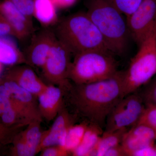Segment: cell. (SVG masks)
I'll use <instances>...</instances> for the list:
<instances>
[{"label": "cell", "mask_w": 156, "mask_h": 156, "mask_svg": "<svg viewBox=\"0 0 156 156\" xmlns=\"http://www.w3.org/2000/svg\"><path fill=\"white\" fill-rule=\"evenodd\" d=\"M61 89L66 106L78 120L104 129L109 114L124 97V71L119 70L109 79L90 83L70 81Z\"/></svg>", "instance_id": "1"}, {"label": "cell", "mask_w": 156, "mask_h": 156, "mask_svg": "<svg viewBox=\"0 0 156 156\" xmlns=\"http://www.w3.org/2000/svg\"><path fill=\"white\" fill-rule=\"evenodd\" d=\"M87 13L100 32L109 50L114 55H123L130 36L124 14L108 0H90Z\"/></svg>", "instance_id": "2"}, {"label": "cell", "mask_w": 156, "mask_h": 156, "mask_svg": "<svg viewBox=\"0 0 156 156\" xmlns=\"http://www.w3.org/2000/svg\"><path fill=\"white\" fill-rule=\"evenodd\" d=\"M55 27L56 37L69 48L73 56L89 50L110 51L100 32L87 12L69 15L59 20Z\"/></svg>", "instance_id": "3"}, {"label": "cell", "mask_w": 156, "mask_h": 156, "mask_svg": "<svg viewBox=\"0 0 156 156\" xmlns=\"http://www.w3.org/2000/svg\"><path fill=\"white\" fill-rule=\"evenodd\" d=\"M74 56L69 73V80L74 83L104 80L113 76L119 71L118 62L110 51L89 50Z\"/></svg>", "instance_id": "4"}, {"label": "cell", "mask_w": 156, "mask_h": 156, "mask_svg": "<svg viewBox=\"0 0 156 156\" xmlns=\"http://www.w3.org/2000/svg\"><path fill=\"white\" fill-rule=\"evenodd\" d=\"M139 47L124 71V97L136 92L156 74V27Z\"/></svg>", "instance_id": "5"}, {"label": "cell", "mask_w": 156, "mask_h": 156, "mask_svg": "<svg viewBox=\"0 0 156 156\" xmlns=\"http://www.w3.org/2000/svg\"><path fill=\"white\" fill-rule=\"evenodd\" d=\"M145 107V104L137 91L126 95L109 114L104 131L122 129L129 130L138 123Z\"/></svg>", "instance_id": "6"}, {"label": "cell", "mask_w": 156, "mask_h": 156, "mask_svg": "<svg viewBox=\"0 0 156 156\" xmlns=\"http://www.w3.org/2000/svg\"><path fill=\"white\" fill-rule=\"evenodd\" d=\"M73 55L67 46L57 38L41 69L49 84L62 88L70 82L69 73Z\"/></svg>", "instance_id": "7"}, {"label": "cell", "mask_w": 156, "mask_h": 156, "mask_svg": "<svg viewBox=\"0 0 156 156\" xmlns=\"http://www.w3.org/2000/svg\"><path fill=\"white\" fill-rule=\"evenodd\" d=\"M126 19L130 36L139 46L156 27V0H144Z\"/></svg>", "instance_id": "8"}, {"label": "cell", "mask_w": 156, "mask_h": 156, "mask_svg": "<svg viewBox=\"0 0 156 156\" xmlns=\"http://www.w3.org/2000/svg\"><path fill=\"white\" fill-rule=\"evenodd\" d=\"M2 77L3 85L10 95L12 106L30 123L35 120L43 121L37 98L4 76Z\"/></svg>", "instance_id": "9"}, {"label": "cell", "mask_w": 156, "mask_h": 156, "mask_svg": "<svg viewBox=\"0 0 156 156\" xmlns=\"http://www.w3.org/2000/svg\"><path fill=\"white\" fill-rule=\"evenodd\" d=\"M30 44L23 52L27 64L41 69L57 40L52 28H44L32 34Z\"/></svg>", "instance_id": "10"}, {"label": "cell", "mask_w": 156, "mask_h": 156, "mask_svg": "<svg viewBox=\"0 0 156 156\" xmlns=\"http://www.w3.org/2000/svg\"><path fill=\"white\" fill-rule=\"evenodd\" d=\"M78 120L65 105L53 120L51 127L46 131H43L39 153L45 148L51 146L59 145L63 148L68 130Z\"/></svg>", "instance_id": "11"}, {"label": "cell", "mask_w": 156, "mask_h": 156, "mask_svg": "<svg viewBox=\"0 0 156 156\" xmlns=\"http://www.w3.org/2000/svg\"><path fill=\"white\" fill-rule=\"evenodd\" d=\"M37 98L48 86L27 64L10 66L3 75Z\"/></svg>", "instance_id": "12"}, {"label": "cell", "mask_w": 156, "mask_h": 156, "mask_svg": "<svg viewBox=\"0 0 156 156\" xmlns=\"http://www.w3.org/2000/svg\"><path fill=\"white\" fill-rule=\"evenodd\" d=\"M0 13L5 18L19 41L26 40L34 32L32 20L17 9L10 0L0 1Z\"/></svg>", "instance_id": "13"}, {"label": "cell", "mask_w": 156, "mask_h": 156, "mask_svg": "<svg viewBox=\"0 0 156 156\" xmlns=\"http://www.w3.org/2000/svg\"><path fill=\"white\" fill-rule=\"evenodd\" d=\"M37 100L42 119L48 123L55 119L65 105L62 89L51 84H48L38 96Z\"/></svg>", "instance_id": "14"}, {"label": "cell", "mask_w": 156, "mask_h": 156, "mask_svg": "<svg viewBox=\"0 0 156 156\" xmlns=\"http://www.w3.org/2000/svg\"><path fill=\"white\" fill-rule=\"evenodd\" d=\"M156 135L153 129L144 124H136L130 128L124 136L122 144L127 156H131L135 151L154 145Z\"/></svg>", "instance_id": "15"}, {"label": "cell", "mask_w": 156, "mask_h": 156, "mask_svg": "<svg viewBox=\"0 0 156 156\" xmlns=\"http://www.w3.org/2000/svg\"><path fill=\"white\" fill-rule=\"evenodd\" d=\"M56 10L51 0H35L33 15L43 27L52 28L59 20Z\"/></svg>", "instance_id": "16"}, {"label": "cell", "mask_w": 156, "mask_h": 156, "mask_svg": "<svg viewBox=\"0 0 156 156\" xmlns=\"http://www.w3.org/2000/svg\"><path fill=\"white\" fill-rule=\"evenodd\" d=\"M0 63L10 66L27 64L23 52L8 37H0Z\"/></svg>", "instance_id": "17"}, {"label": "cell", "mask_w": 156, "mask_h": 156, "mask_svg": "<svg viewBox=\"0 0 156 156\" xmlns=\"http://www.w3.org/2000/svg\"><path fill=\"white\" fill-rule=\"evenodd\" d=\"M104 129L94 123H89L83 139L72 155L92 156L101 135Z\"/></svg>", "instance_id": "18"}, {"label": "cell", "mask_w": 156, "mask_h": 156, "mask_svg": "<svg viewBox=\"0 0 156 156\" xmlns=\"http://www.w3.org/2000/svg\"><path fill=\"white\" fill-rule=\"evenodd\" d=\"M128 129H122L113 131H103L92 156H105L112 147L122 143Z\"/></svg>", "instance_id": "19"}, {"label": "cell", "mask_w": 156, "mask_h": 156, "mask_svg": "<svg viewBox=\"0 0 156 156\" xmlns=\"http://www.w3.org/2000/svg\"><path fill=\"white\" fill-rule=\"evenodd\" d=\"M42 122L41 120L34 121L19 132L26 144L36 154H39V146L43 132L41 128Z\"/></svg>", "instance_id": "20"}, {"label": "cell", "mask_w": 156, "mask_h": 156, "mask_svg": "<svg viewBox=\"0 0 156 156\" xmlns=\"http://www.w3.org/2000/svg\"><path fill=\"white\" fill-rule=\"evenodd\" d=\"M89 123L87 121H81L71 126L68 130L63 148L69 155L80 145Z\"/></svg>", "instance_id": "21"}, {"label": "cell", "mask_w": 156, "mask_h": 156, "mask_svg": "<svg viewBox=\"0 0 156 156\" xmlns=\"http://www.w3.org/2000/svg\"><path fill=\"white\" fill-rule=\"evenodd\" d=\"M0 120L4 125L10 128H25L30 123L12 105L0 116Z\"/></svg>", "instance_id": "22"}, {"label": "cell", "mask_w": 156, "mask_h": 156, "mask_svg": "<svg viewBox=\"0 0 156 156\" xmlns=\"http://www.w3.org/2000/svg\"><path fill=\"white\" fill-rule=\"evenodd\" d=\"M145 105L156 106V77L137 90Z\"/></svg>", "instance_id": "23"}, {"label": "cell", "mask_w": 156, "mask_h": 156, "mask_svg": "<svg viewBox=\"0 0 156 156\" xmlns=\"http://www.w3.org/2000/svg\"><path fill=\"white\" fill-rule=\"evenodd\" d=\"M126 17L134 12L144 0H108Z\"/></svg>", "instance_id": "24"}, {"label": "cell", "mask_w": 156, "mask_h": 156, "mask_svg": "<svg viewBox=\"0 0 156 156\" xmlns=\"http://www.w3.org/2000/svg\"><path fill=\"white\" fill-rule=\"evenodd\" d=\"M145 105L143 114L136 124L147 125L153 129L156 135V106L151 105Z\"/></svg>", "instance_id": "25"}, {"label": "cell", "mask_w": 156, "mask_h": 156, "mask_svg": "<svg viewBox=\"0 0 156 156\" xmlns=\"http://www.w3.org/2000/svg\"><path fill=\"white\" fill-rule=\"evenodd\" d=\"M23 128L7 127L0 120V143L6 146L11 144L15 136Z\"/></svg>", "instance_id": "26"}, {"label": "cell", "mask_w": 156, "mask_h": 156, "mask_svg": "<svg viewBox=\"0 0 156 156\" xmlns=\"http://www.w3.org/2000/svg\"><path fill=\"white\" fill-rule=\"evenodd\" d=\"M14 5L29 19L33 17V9L35 0H10Z\"/></svg>", "instance_id": "27"}, {"label": "cell", "mask_w": 156, "mask_h": 156, "mask_svg": "<svg viewBox=\"0 0 156 156\" xmlns=\"http://www.w3.org/2000/svg\"><path fill=\"white\" fill-rule=\"evenodd\" d=\"M2 76L0 77V116L12 106L10 95L3 85Z\"/></svg>", "instance_id": "28"}, {"label": "cell", "mask_w": 156, "mask_h": 156, "mask_svg": "<svg viewBox=\"0 0 156 156\" xmlns=\"http://www.w3.org/2000/svg\"><path fill=\"white\" fill-rule=\"evenodd\" d=\"M41 156H67V151L59 145L51 146L44 148L40 153Z\"/></svg>", "instance_id": "29"}, {"label": "cell", "mask_w": 156, "mask_h": 156, "mask_svg": "<svg viewBox=\"0 0 156 156\" xmlns=\"http://www.w3.org/2000/svg\"><path fill=\"white\" fill-rule=\"evenodd\" d=\"M9 36L15 37V34L9 22L0 13V37Z\"/></svg>", "instance_id": "30"}, {"label": "cell", "mask_w": 156, "mask_h": 156, "mask_svg": "<svg viewBox=\"0 0 156 156\" xmlns=\"http://www.w3.org/2000/svg\"><path fill=\"white\" fill-rule=\"evenodd\" d=\"M131 156H156V149L154 145L145 147L135 151Z\"/></svg>", "instance_id": "31"}, {"label": "cell", "mask_w": 156, "mask_h": 156, "mask_svg": "<svg viewBox=\"0 0 156 156\" xmlns=\"http://www.w3.org/2000/svg\"><path fill=\"white\" fill-rule=\"evenodd\" d=\"M105 156H127V155L121 144L109 150Z\"/></svg>", "instance_id": "32"}, {"label": "cell", "mask_w": 156, "mask_h": 156, "mask_svg": "<svg viewBox=\"0 0 156 156\" xmlns=\"http://www.w3.org/2000/svg\"><path fill=\"white\" fill-rule=\"evenodd\" d=\"M57 9H63L71 7L77 0H51Z\"/></svg>", "instance_id": "33"}, {"label": "cell", "mask_w": 156, "mask_h": 156, "mask_svg": "<svg viewBox=\"0 0 156 156\" xmlns=\"http://www.w3.org/2000/svg\"><path fill=\"white\" fill-rule=\"evenodd\" d=\"M5 146L0 143V156L3 155L4 154V147Z\"/></svg>", "instance_id": "34"}, {"label": "cell", "mask_w": 156, "mask_h": 156, "mask_svg": "<svg viewBox=\"0 0 156 156\" xmlns=\"http://www.w3.org/2000/svg\"><path fill=\"white\" fill-rule=\"evenodd\" d=\"M3 65L0 63V77L1 76V74L2 73Z\"/></svg>", "instance_id": "35"}, {"label": "cell", "mask_w": 156, "mask_h": 156, "mask_svg": "<svg viewBox=\"0 0 156 156\" xmlns=\"http://www.w3.org/2000/svg\"><path fill=\"white\" fill-rule=\"evenodd\" d=\"M155 148H156V147Z\"/></svg>", "instance_id": "36"}]
</instances>
